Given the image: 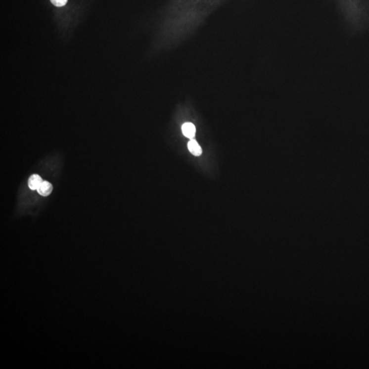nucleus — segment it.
<instances>
[{
	"mask_svg": "<svg viewBox=\"0 0 369 369\" xmlns=\"http://www.w3.org/2000/svg\"><path fill=\"white\" fill-rule=\"evenodd\" d=\"M182 132L187 138L193 139L196 135V127L192 123H184L182 126Z\"/></svg>",
	"mask_w": 369,
	"mask_h": 369,
	"instance_id": "nucleus-1",
	"label": "nucleus"
},
{
	"mask_svg": "<svg viewBox=\"0 0 369 369\" xmlns=\"http://www.w3.org/2000/svg\"><path fill=\"white\" fill-rule=\"evenodd\" d=\"M53 190V186L49 182L44 181L41 184L40 187L38 188V193L42 196H48L51 194Z\"/></svg>",
	"mask_w": 369,
	"mask_h": 369,
	"instance_id": "nucleus-2",
	"label": "nucleus"
},
{
	"mask_svg": "<svg viewBox=\"0 0 369 369\" xmlns=\"http://www.w3.org/2000/svg\"><path fill=\"white\" fill-rule=\"evenodd\" d=\"M43 182L44 181H43L42 178L39 175L35 174L30 177L29 180H28V186L32 190H37L38 188L40 187Z\"/></svg>",
	"mask_w": 369,
	"mask_h": 369,
	"instance_id": "nucleus-3",
	"label": "nucleus"
},
{
	"mask_svg": "<svg viewBox=\"0 0 369 369\" xmlns=\"http://www.w3.org/2000/svg\"><path fill=\"white\" fill-rule=\"evenodd\" d=\"M188 149H189V152L193 155L196 156V157L202 155V148L200 147V145L198 144V143L195 139H191L189 141V143H188Z\"/></svg>",
	"mask_w": 369,
	"mask_h": 369,
	"instance_id": "nucleus-4",
	"label": "nucleus"
},
{
	"mask_svg": "<svg viewBox=\"0 0 369 369\" xmlns=\"http://www.w3.org/2000/svg\"><path fill=\"white\" fill-rule=\"evenodd\" d=\"M50 1L57 7L64 6L67 3V0H50Z\"/></svg>",
	"mask_w": 369,
	"mask_h": 369,
	"instance_id": "nucleus-5",
	"label": "nucleus"
}]
</instances>
